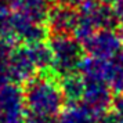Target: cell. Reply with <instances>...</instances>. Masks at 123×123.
Segmentation results:
<instances>
[{"label":"cell","instance_id":"6da1fadb","mask_svg":"<svg viewBox=\"0 0 123 123\" xmlns=\"http://www.w3.org/2000/svg\"><path fill=\"white\" fill-rule=\"evenodd\" d=\"M64 91L60 86L44 76L31 80L25 91V105L33 116L54 119L61 111Z\"/></svg>","mask_w":123,"mask_h":123},{"label":"cell","instance_id":"7a4b0ae2","mask_svg":"<svg viewBox=\"0 0 123 123\" xmlns=\"http://www.w3.org/2000/svg\"><path fill=\"white\" fill-rule=\"evenodd\" d=\"M50 49L53 54V62L60 71L69 73L76 67H80L83 49L79 42L69 39L68 35H58L51 42Z\"/></svg>","mask_w":123,"mask_h":123},{"label":"cell","instance_id":"3957f363","mask_svg":"<svg viewBox=\"0 0 123 123\" xmlns=\"http://www.w3.org/2000/svg\"><path fill=\"white\" fill-rule=\"evenodd\" d=\"M84 40H86L84 44L86 50L90 54H93L94 58L106 60L116 54L115 51L119 49V40L109 29H98Z\"/></svg>","mask_w":123,"mask_h":123},{"label":"cell","instance_id":"277c9868","mask_svg":"<svg viewBox=\"0 0 123 123\" xmlns=\"http://www.w3.org/2000/svg\"><path fill=\"white\" fill-rule=\"evenodd\" d=\"M78 19L79 15L71 8V6L67 4L50 10L49 14L50 26L57 35H67L68 32H72L73 29H76Z\"/></svg>","mask_w":123,"mask_h":123},{"label":"cell","instance_id":"5b68a950","mask_svg":"<svg viewBox=\"0 0 123 123\" xmlns=\"http://www.w3.org/2000/svg\"><path fill=\"white\" fill-rule=\"evenodd\" d=\"M17 7L19 10V18L26 21L43 25L46 19H49V0H17Z\"/></svg>","mask_w":123,"mask_h":123},{"label":"cell","instance_id":"8992f818","mask_svg":"<svg viewBox=\"0 0 123 123\" xmlns=\"http://www.w3.org/2000/svg\"><path fill=\"white\" fill-rule=\"evenodd\" d=\"M64 95L69 98V100H76V98H83L84 93V79L82 78V75H71L68 73L67 80L64 82V87H62Z\"/></svg>","mask_w":123,"mask_h":123},{"label":"cell","instance_id":"52a82bcc","mask_svg":"<svg viewBox=\"0 0 123 123\" xmlns=\"http://www.w3.org/2000/svg\"><path fill=\"white\" fill-rule=\"evenodd\" d=\"M101 123H123V120L120 119V116L117 115L116 112L113 113H108L102 117V122Z\"/></svg>","mask_w":123,"mask_h":123},{"label":"cell","instance_id":"ba28073f","mask_svg":"<svg viewBox=\"0 0 123 123\" xmlns=\"http://www.w3.org/2000/svg\"><path fill=\"white\" fill-rule=\"evenodd\" d=\"M100 3H102L104 6H109V7H113L116 6V4H119V3H122L123 0H98Z\"/></svg>","mask_w":123,"mask_h":123},{"label":"cell","instance_id":"9c48e42d","mask_svg":"<svg viewBox=\"0 0 123 123\" xmlns=\"http://www.w3.org/2000/svg\"><path fill=\"white\" fill-rule=\"evenodd\" d=\"M64 4L67 6H76V4H80V3H84L86 0H61Z\"/></svg>","mask_w":123,"mask_h":123}]
</instances>
